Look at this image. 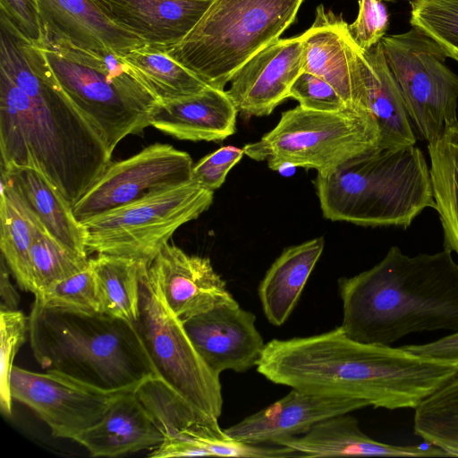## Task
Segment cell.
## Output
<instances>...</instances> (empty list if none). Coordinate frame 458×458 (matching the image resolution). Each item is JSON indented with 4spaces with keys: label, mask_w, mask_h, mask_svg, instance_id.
Wrapping results in <instances>:
<instances>
[{
    "label": "cell",
    "mask_w": 458,
    "mask_h": 458,
    "mask_svg": "<svg viewBox=\"0 0 458 458\" xmlns=\"http://www.w3.org/2000/svg\"><path fill=\"white\" fill-rule=\"evenodd\" d=\"M341 328L365 344L391 345L416 332L458 331V263L444 249L404 254L393 246L369 270L338 279Z\"/></svg>",
    "instance_id": "3"
},
{
    "label": "cell",
    "mask_w": 458,
    "mask_h": 458,
    "mask_svg": "<svg viewBox=\"0 0 458 458\" xmlns=\"http://www.w3.org/2000/svg\"><path fill=\"white\" fill-rule=\"evenodd\" d=\"M303 1L212 0L190 32L164 48L208 86L225 89L246 61L295 21Z\"/></svg>",
    "instance_id": "7"
},
{
    "label": "cell",
    "mask_w": 458,
    "mask_h": 458,
    "mask_svg": "<svg viewBox=\"0 0 458 458\" xmlns=\"http://www.w3.org/2000/svg\"><path fill=\"white\" fill-rule=\"evenodd\" d=\"M182 321L194 348L217 376L257 366L266 346L256 316L234 298Z\"/></svg>",
    "instance_id": "15"
},
{
    "label": "cell",
    "mask_w": 458,
    "mask_h": 458,
    "mask_svg": "<svg viewBox=\"0 0 458 458\" xmlns=\"http://www.w3.org/2000/svg\"><path fill=\"white\" fill-rule=\"evenodd\" d=\"M29 338L42 369L103 390H135L156 375L134 325L104 313L50 309L34 301Z\"/></svg>",
    "instance_id": "4"
},
{
    "label": "cell",
    "mask_w": 458,
    "mask_h": 458,
    "mask_svg": "<svg viewBox=\"0 0 458 458\" xmlns=\"http://www.w3.org/2000/svg\"><path fill=\"white\" fill-rule=\"evenodd\" d=\"M237 114L225 89L208 86L198 94L159 103L150 126L179 140L220 141L235 132Z\"/></svg>",
    "instance_id": "23"
},
{
    "label": "cell",
    "mask_w": 458,
    "mask_h": 458,
    "mask_svg": "<svg viewBox=\"0 0 458 458\" xmlns=\"http://www.w3.org/2000/svg\"><path fill=\"white\" fill-rule=\"evenodd\" d=\"M410 24L458 63V0H410Z\"/></svg>",
    "instance_id": "34"
},
{
    "label": "cell",
    "mask_w": 458,
    "mask_h": 458,
    "mask_svg": "<svg viewBox=\"0 0 458 458\" xmlns=\"http://www.w3.org/2000/svg\"><path fill=\"white\" fill-rule=\"evenodd\" d=\"M171 310L181 319L233 298L208 258L167 243L148 265Z\"/></svg>",
    "instance_id": "19"
},
{
    "label": "cell",
    "mask_w": 458,
    "mask_h": 458,
    "mask_svg": "<svg viewBox=\"0 0 458 458\" xmlns=\"http://www.w3.org/2000/svg\"><path fill=\"white\" fill-rule=\"evenodd\" d=\"M381 1H384V2H395V1H398V0H381Z\"/></svg>",
    "instance_id": "43"
},
{
    "label": "cell",
    "mask_w": 458,
    "mask_h": 458,
    "mask_svg": "<svg viewBox=\"0 0 458 458\" xmlns=\"http://www.w3.org/2000/svg\"><path fill=\"white\" fill-rule=\"evenodd\" d=\"M324 217L362 226L408 228L436 208L430 168L416 145L377 148L314 180Z\"/></svg>",
    "instance_id": "6"
},
{
    "label": "cell",
    "mask_w": 458,
    "mask_h": 458,
    "mask_svg": "<svg viewBox=\"0 0 458 458\" xmlns=\"http://www.w3.org/2000/svg\"><path fill=\"white\" fill-rule=\"evenodd\" d=\"M99 292L101 313L134 325L140 316V280L148 265L132 259L97 254L89 259Z\"/></svg>",
    "instance_id": "29"
},
{
    "label": "cell",
    "mask_w": 458,
    "mask_h": 458,
    "mask_svg": "<svg viewBox=\"0 0 458 458\" xmlns=\"http://www.w3.org/2000/svg\"><path fill=\"white\" fill-rule=\"evenodd\" d=\"M10 270L1 256L0 268V310H18L21 297L10 280Z\"/></svg>",
    "instance_id": "42"
},
{
    "label": "cell",
    "mask_w": 458,
    "mask_h": 458,
    "mask_svg": "<svg viewBox=\"0 0 458 458\" xmlns=\"http://www.w3.org/2000/svg\"><path fill=\"white\" fill-rule=\"evenodd\" d=\"M164 436L138 398L135 390L120 394L99 422L82 432L75 442L94 457H116L153 450Z\"/></svg>",
    "instance_id": "24"
},
{
    "label": "cell",
    "mask_w": 458,
    "mask_h": 458,
    "mask_svg": "<svg viewBox=\"0 0 458 458\" xmlns=\"http://www.w3.org/2000/svg\"><path fill=\"white\" fill-rule=\"evenodd\" d=\"M277 445L289 447L301 457L344 455L444 457L442 449L424 445H396L372 439L360 429L359 420L351 412L322 420L301 437L280 441Z\"/></svg>",
    "instance_id": "22"
},
{
    "label": "cell",
    "mask_w": 458,
    "mask_h": 458,
    "mask_svg": "<svg viewBox=\"0 0 458 458\" xmlns=\"http://www.w3.org/2000/svg\"><path fill=\"white\" fill-rule=\"evenodd\" d=\"M1 169L32 168L73 207L110 163L99 132L34 69L21 37L1 28Z\"/></svg>",
    "instance_id": "1"
},
{
    "label": "cell",
    "mask_w": 458,
    "mask_h": 458,
    "mask_svg": "<svg viewBox=\"0 0 458 458\" xmlns=\"http://www.w3.org/2000/svg\"><path fill=\"white\" fill-rule=\"evenodd\" d=\"M44 35L125 55L146 43L109 19L93 0H37Z\"/></svg>",
    "instance_id": "20"
},
{
    "label": "cell",
    "mask_w": 458,
    "mask_h": 458,
    "mask_svg": "<svg viewBox=\"0 0 458 458\" xmlns=\"http://www.w3.org/2000/svg\"><path fill=\"white\" fill-rule=\"evenodd\" d=\"M34 296V301L46 308L101 313L98 283L89 263L81 272L53 284Z\"/></svg>",
    "instance_id": "35"
},
{
    "label": "cell",
    "mask_w": 458,
    "mask_h": 458,
    "mask_svg": "<svg viewBox=\"0 0 458 458\" xmlns=\"http://www.w3.org/2000/svg\"><path fill=\"white\" fill-rule=\"evenodd\" d=\"M122 58L159 103L198 94L208 86L161 47L145 44Z\"/></svg>",
    "instance_id": "31"
},
{
    "label": "cell",
    "mask_w": 458,
    "mask_h": 458,
    "mask_svg": "<svg viewBox=\"0 0 458 458\" xmlns=\"http://www.w3.org/2000/svg\"><path fill=\"white\" fill-rule=\"evenodd\" d=\"M123 392L103 390L53 370L39 373L14 366L11 376L13 401L32 410L54 437L73 441L99 422Z\"/></svg>",
    "instance_id": "13"
},
{
    "label": "cell",
    "mask_w": 458,
    "mask_h": 458,
    "mask_svg": "<svg viewBox=\"0 0 458 458\" xmlns=\"http://www.w3.org/2000/svg\"><path fill=\"white\" fill-rule=\"evenodd\" d=\"M414 410V433L458 457V371Z\"/></svg>",
    "instance_id": "32"
},
{
    "label": "cell",
    "mask_w": 458,
    "mask_h": 458,
    "mask_svg": "<svg viewBox=\"0 0 458 458\" xmlns=\"http://www.w3.org/2000/svg\"><path fill=\"white\" fill-rule=\"evenodd\" d=\"M379 131L361 109L316 111L298 106L282 113L278 123L260 140L246 144L244 155L267 161L274 171L304 167L324 172L377 148Z\"/></svg>",
    "instance_id": "8"
},
{
    "label": "cell",
    "mask_w": 458,
    "mask_h": 458,
    "mask_svg": "<svg viewBox=\"0 0 458 458\" xmlns=\"http://www.w3.org/2000/svg\"><path fill=\"white\" fill-rule=\"evenodd\" d=\"M243 155V148L234 146L222 147L193 165L191 180L200 187L214 191L221 187L228 172Z\"/></svg>",
    "instance_id": "39"
},
{
    "label": "cell",
    "mask_w": 458,
    "mask_h": 458,
    "mask_svg": "<svg viewBox=\"0 0 458 458\" xmlns=\"http://www.w3.org/2000/svg\"><path fill=\"white\" fill-rule=\"evenodd\" d=\"M362 401L332 397L292 388L283 398L224 429L232 439L273 445L307 432L327 418L368 407Z\"/></svg>",
    "instance_id": "17"
},
{
    "label": "cell",
    "mask_w": 458,
    "mask_h": 458,
    "mask_svg": "<svg viewBox=\"0 0 458 458\" xmlns=\"http://www.w3.org/2000/svg\"><path fill=\"white\" fill-rule=\"evenodd\" d=\"M402 347L417 355L458 362V331L434 342Z\"/></svg>",
    "instance_id": "41"
},
{
    "label": "cell",
    "mask_w": 458,
    "mask_h": 458,
    "mask_svg": "<svg viewBox=\"0 0 458 458\" xmlns=\"http://www.w3.org/2000/svg\"><path fill=\"white\" fill-rule=\"evenodd\" d=\"M435 209L444 233V247L458 256V123L428 143Z\"/></svg>",
    "instance_id": "30"
},
{
    "label": "cell",
    "mask_w": 458,
    "mask_h": 458,
    "mask_svg": "<svg viewBox=\"0 0 458 458\" xmlns=\"http://www.w3.org/2000/svg\"><path fill=\"white\" fill-rule=\"evenodd\" d=\"M342 36L349 67L352 106L373 116L379 131L378 148L416 145L415 130L381 42L362 50L352 38L345 21Z\"/></svg>",
    "instance_id": "14"
},
{
    "label": "cell",
    "mask_w": 458,
    "mask_h": 458,
    "mask_svg": "<svg viewBox=\"0 0 458 458\" xmlns=\"http://www.w3.org/2000/svg\"><path fill=\"white\" fill-rule=\"evenodd\" d=\"M135 394L164 436L149 457L211 456L200 443L226 436L218 419L194 407L156 375L140 383Z\"/></svg>",
    "instance_id": "18"
},
{
    "label": "cell",
    "mask_w": 458,
    "mask_h": 458,
    "mask_svg": "<svg viewBox=\"0 0 458 458\" xmlns=\"http://www.w3.org/2000/svg\"><path fill=\"white\" fill-rule=\"evenodd\" d=\"M325 246L324 237L286 248L261 280L258 294L268 322L279 327L294 310Z\"/></svg>",
    "instance_id": "25"
},
{
    "label": "cell",
    "mask_w": 458,
    "mask_h": 458,
    "mask_svg": "<svg viewBox=\"0 0 458 458\" xmlns=\"http://www.w3.org/2000/svg\"><path fill=\"white\" fill-rule=\"evenodd\" d=\"M28 334L29 317L19 310H0V408L7 417L13 411L11 376L13 361Z\"/></svg>",
    "instance_id": "36"
},
{
    "label": "cell",
    "mask_w": 458,
    "mask_h": 458,
    "mask_svg": "<svg viewBox=\"0 0 458 458\" xmlns=\"http://www.w3.org/2000/svg\"><path fill=\"white\" fill-rule=\"evenodd\" d=\"M256 367L277 385L387 410L415 409L458 371V362L417 355L402 346L361 343L341 327L272 339Z\"/></svg>",
    "instance_id": "2"
},
{
    "label": "cell",
    "mask_w": 458,
    "mask_h": 458,
    "mask_svg": "<svg viewBox=\"0 0 458 458\" xmlns=\"http://www.w3.org/2000/svg\"><path fill=\"white\" fill-rule=\"evenodd\" d=\"M134 327L156 376L194 407L219 419L223 408L220 376L198 353L148 268L140 280V316Z\"/></svg>",
    "instance_id": "10"
},
{
    "label": "cell",
    "mask_w": 458,
    "mask_h": 458,
    "mask_svg": "<svg viewBox=\"0 0 458 458\" xmlns=\"http://www.w3.org/2000/svg\"><path fill=\"white\" fill-rule=\"evenodd\" d=\"M21 38L34 69L61 89L99 132L111 155L125 137L150 126L159 101L122 55L45 35L38 41Z\"/></svg>",
    "instance_id": "5"
},
{
    "label": "cell",
    "mask_w": 458,
    "mask_h": 458,
    "mask_svg": "<svg viewBox=\"0 0 458 458\" xmlns=\"http://www.w3.org/2000/svg\"><path fill=\"white\" fill-rule=\"evenodd\" d=\"M380 42L418 137L437 140L458 123V75L446 65L447 55L412 27Z\"/></svg>",
    "instance_id": "11"
},
{
    "label": "cell",
    "mask_w": 458,
    "mask_h": 458,
    "mask_svg": "<svg viewBox=\"0 0 458 458\" xmlns=\"http://www.w3.org/2000/svg\"><path fill=\"white\" fill-rule=\"evenodd\" d=\"M358 16L352 23L348 24V30L355 44L366 51L386 36L389 14L381 0H358Z\"/></svg>",
    "instance_id": "38"
},
{
    "label": "cell",
    "mask_w": 458,
    "mask_h": 458,
    "mask_svg": "<svg viewBox=\"0 0 458 458\" xmlns=\"http://www.w3.org/2000/svg\"><path fill=\"white\" fill-rule=\"evenodd\" d=\"M0 249L19 287L33 293L30 276V248L44 225L23 204L7 180L1 175Z\"/></svg>",
    "instance_id": "28"
},
{
    "label": "cell",
    "mask_w": 458,
    "mask_h": 458,
    "mask_svg": "<svg viewBox=\"0 0 458 458\" xmlns=\"http://www.w3.org/2000/svg\"><path fill=\"white\" fill-rule=\"evenodd\" d=\"M302 34L278 38L246 61L232 76L227 95L246 118L270 114L303 72Z\"/></svg>",
    "instance_id": "16"
},
{
    "label": "cell",
    "mask_w": 458,
    "mask_h": 458,
    "mask_svg": "<svg viewBox=\"0 0 458 458\" xmlns=\"http://www.w3.org/2000/svg\"><path fill=\"white\" fill-rule=\"evenodd\" d=\"M0 16L5 18L28 40L44 36L37 0H0Z\"/></svg>",
    "instance_id": "40"
},
{
    "label": "cell",
    "mask_w": 458,
    "mask_h": 458,
    "mask_svg": "<svg viewBox=\"0 0 458 458\" xmlns=\"http://www.w3.org/2000/svg\"><path fill=\"white\" fill-rule=\"evenodd\" d=\"M33 294L89 267L88 255L78 252L55 238L43 225L35 234L30 252Z\"/></svg>",
    "instance_id": "33"
},
{
    "label": "cell",
    "mask_w": 458,
    "mask_h": 458,
    "mask_svg": "<svg viewBox=\"0 0 458 458\" xmlns=\"http://www.w3.org/2000/svg\"><path fill=\"white\" fill-rule=\"evenodd\" d=\"M213 195L191 180L83 221L87 253L149 265L179 227L208 209Z\"/></svg>",
    "instance_id": "9"
},
{
    "label": "cell",
    "mask_w": 458,
    "mask_h": 458,
    "mask_svg": "<svg viewBox=\"0 0 458 458\" xmlns=\"http://www.w3.org/2000/svg\"><path fill=\"white\" fill-rule=\"evenodd\" d=\"M114 22L146 44L169 47L196 25L212 0H93Z\"/></svg>",
    "instance_id": "21"
},
{
    "label": "cell",
    "mask_w": 458,
    "mask_h": 458,
    "mask_svg": "<svg viewBox=\"0 0 458 458\" xmlns=\"http://www.w3.org/2000/svg\"><path fill=\"white\" fill-rule=\"evenodd\" d=\"M191 156L170 144L154 143L137 154L109 163L72 207L76 218L86 221L148 195L191 181Z\"/></svg>",
    "instance_id": "12"
},
{
    "label": "cell",
    "mask_w": 458,
    "mask_h": 458,
    "mask_svg": "<svg viewBox=\"0 0 458 458\" xmlns=\"http://www.w3.org/2000/svg\"><path fill=\"white\" fill-rule=\"evenodd\" d=\"M289 98L310 110L338 112L351 108L328 82L307 72H302L295 80Z\"/></svg>",
    "instance_id": "37"
},
{
    "label": "cell",
    "mask_w": 458,
    "mask_h": 458,
    "mask_svg": "<svg viewBox=\"0 0 458 458\" xmlns=\"http://www.w3.org/2000/svg\"><path fill=\"white\" fill-rule=\"evenodd\" d=\"M342 15L320 4L311 27L302 36L305 46L303 72L328 82L352 108L347 55L342 36Z\"/></svg>",
    "instance_id": "27"
},
{
    "label": "cell",
    "mask_w": 458,
    "mask_h": 458,
    "mask_svg": "<svg viewBox=\"0 0 458 458\" xmlns=\"http://www.w3.org/2000/svg\"><path fill=\"white\" fill-rule=\"evenodd\" d=\"M3 175L23 204L40 220L47 230L69 248L88 255L84 226L62 194L35 169H1Z\"/></svg>",
    "instance_id": "26"
}]
</instances>
